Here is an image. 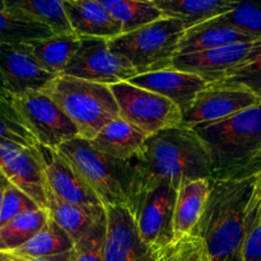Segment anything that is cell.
<instances>
[{"instance_id": "6da1fadb", "label": "cell", "mask_w": 261, "mask_h": 261, "mask_svg": "<svg viewBox=\"0 0 261 261\" xmlns=\"http://www.w3.org/2000/svg\"><path fill=\"white\" fill-rule=\"evenodd\" d=\"M130 163L135 172L134 195L160 185L178 189L185 181L212 178L206 147L193 129L182 126L148 137Z\"/></svg>"}, {"instance_id": "7a4b0ae2", "label": "cell", "mask_w": 261, "mask_h": 261, "mask_svg": "<svg viewBox=\"0 0 261 261\" xmlns=\"http://www.w3.org/2000/svg\"><path fill=\"white\" fill-rule=\"evenodd\" d=\"M254 186V175L212 180L206 206L193 232L204 241L211 261H244Z\"/></svg>"}, {"instance_id": "3957f363", "label": "cell", "mask_w": 261, "mask_h": 261, "mask_svg": "<svg viewBox=\"0 0 261 261\" xmlns=\"http://www.w3.org/2000/svg\"><path fill=\"white\" fill-rule=\"evenodd\" d=\"M191 129L208 150L212 180L234 178L261 154V102L232 116Z\"/></svg>"}, {"instance_id": "277c9868", "label": "cell", "mask_w": 261, "mask_h": 261, "mask_svg": "<svg viewBox=\"0 0 261 261\" xmlns=\"http://www.w3.org/2000/svg\"><path fill=\"white\" fill-rule=\"evenodd\" d=\"M56 150L78 171L105 208L130 209L135 184V172L130 161L98 152L82 138L64 143Z\"/></svg>"}, {"instance_id": "5b68a950", "label": "cell", "mask_w": 261, "mask_h": 261, "mask_svg": "<svg viewBox=\"0 0 261 261\" xmlns=\"http://www.w3.org/2000/svg\"><path fill=\"white\" fill-rule=\"evenodd\" d=\"M41 92L50 97L73 121L79 138L88 142L120 117L116 99L106 84L60 75Z\"/></svg>"}, {"instance_id": "8992f818", "label": "cell", "mask_w": 261, "mask_h": 261, "mask_svg": "<svg viewBox=\"0 0 261 261\" xmlns=\"http://www.w3.org/2000/svg\"><path fill=\"white\" fill-rule=\"evenodd\" d=\"M185 32L186 28L180 20L162 18L109 40V47L112 53L129 61L138 75L153 73L172 68Z\"/></svg>"}, {"instance_id": "52a82bcc", "label": "cell", "mask_w": 261, "mask_h": 261, "mask_svg": "<svg viewBox=\"0 0 261 261\" xmlns=\"http://www.w3.org/2000/svg\"><path fill=\"white\" fill-rule=\"evenodd\" d=\"M120 117L150 137L182 124V111L177 105L154 92L133 86L129 82L110 86Z\"/></svg>"}, {"instance_id": "ba28073f", "label": "cell", "mask_w": 261, "mask_h": 261, "mask_svg": "<svg viewBox=\"0 0 261 261\" xmlns=\"http://www.w3.org/2000/svg\"><path fill=\"white\" fill-rule=\"evenodd\" d=\"M176 198L177 189L160 185L135 194L129 209L142 240L157 252H162L175 240Z\"/></svg>"}, {"instance_id": "9c48e42d", "label": "cell", "mask_w": 261, "mask_h": 261, "mask_svg": "<svg viewBox=\"0 0 261 261\" xmlns=\"http://www.w3.org/2000/svg\"><path fill=\"white\" fill-rule=\"evenodd\" d=\"M12 98L25 126L41 147L58 149L64 143L79 138L73 121L43 92H28Z\"/></svg>"}, {"instance_id": "30bf717a", "label": "cell", "mask_w": 261, "mask_h": 261, "mask_svg": "<svg viewBox=\"0 0 261 261\" xmlns=\"http://www.w3.org/2000/svg\"><path fill=\"white\" fill-rule=\"evenodd\" d=\"M63 75L114 86L129 82L138 73L129 61L110 50L109 40L83 37L81 47L69 61Z\"/></svg>"}, {"instance_id": "8fae6325", "label": "cell", "mask_w": 261, "mask_h": 261, "mask_svg": "<svg viewBox=\"0 0 261 261\" xmlns=\"http://www.w3.org/2000/svg\"><path fill=\"white\" fill-rule=\"evenodd\" d=\"M260 97L237 83L228 81L209 83L188 110L182 112L181 126L191 129L198 125L213 122L256 106Z\"/></svg>"}, {"instance_id": "7c38bea8", "label": "cell", "mask_w": 261, "mask_h": 261, "mask_svg": "<svg viewBox=\"0 0 261 261\" xmlns=\"http://www.w3.org/2000/svg\"><path fill=\"white\" fill-rule=\"evenodd\" d=\"M0 173L10 185L15 186L41 209L47 212L48 184L40 145H0Z\"/></svg>"}, {"instance_id": "4fadbf2b", "label": "cell", "mask_w": 261, "mask_h": 261, "mask_svg": "<svg viewBox=\"0 0 261 261\" xmlns=\"http://www.w3.org/2000/svg\"><path fill=\"white\" fill-rule=\"evenodd\" d=\"M55 78L41 66L28 45H0V87L12 96L42 91Z\"/></svg>"}, {"instance_id": "5bb4252c", "label": "cell", "mask_w": 261, "mask_h": 261, "mask_svg": "<svg viewBox=\"0 0 261 261\" xmlns=\"http://www.w3.org/2000/svg\"><path fill=\"white\" fill-rule=\"evenodd\" d=\"M103 261H162L161 252L145 245L127 208H106Z\"/></svg>"}, {"instance_id": "9a60e30c", "label": "cell", "mask_w": 261, "mask_h": 261, "mask_svg": "<svg viewBox=\"0 0 261 261\" xmlns=\"http://www.w3.org/2000/svg\"><path fill=\"white\" fill-rule=\"evenodd\" d=\"M41 150L45 160L48 190L61 200L88 211L106 209L78 171L58 150L43 147Z\"/></svg>"}, {"instance_id": "2e32d148", "label": "cell", "mask_w": 261, "mask_h": 261, "mask_svg": "<svg viewBox=\"0 0 261 261\" xmlns=\"http://www.w3.org/2000/svg\"><path fill=\"white\" fill-rule=\"evenodd\" d=\"M256 41L186 55H177L173 60L172 68L194 74L208 83L224 81L229 71L250 58Z\"/></svg>"}, {"instance_id": "e0dca14e", "label": "cell", "mask_w": 261, "mask_h": 261, "mask_svg": "<svg viewBox=\"0 0 261 261\" xmlns=\"http://www.w3.org/2000/svg\"><path fill=\"white\" fill-rule=\"evenodd\" d=\"M129 83L166 97L177 105L182 112L191 106L196 96L209 84L194 74L175 68L139 74L130 79Z\"/></svg>"}, {"instance_id": "ac0fdd59", "label": "cell", "mask_w": 261, "mask_h": 261, "mask_svg": "<svg viewBox=\"0 0 261 261\" xmlns=\"http://www.w3.org/2000/svg\"><path fill=\"white\" fill-rule=\"evenodd\" d=\"M66 15L74 35L79 38L112 40L122 35V25L101 0H64Z\"/></svg>"}, {"instance_id": "d6986e66", "label": "cell", "mask_w": 261, "mask_h": 261, "mask_svg": "<svg viewBox=\"0 0 261 261\" xmlns=\"http://www.w3.org/2000/svg\"><path fill=\"white\" fill-rule=\"evenodd\" d=\"M256 40L259 38L251 37L242 31L223 23L219 18H216L190 30H186L178 45L177 55H186L199 51L240 45V43H249Z\"/></svg>"}, {"instance_id": "ffe728a7", "label": "cell", "mask_w": 261, "mask_h": 261, "mask_svg": "<svg viewBox=\"0 0 261 261\" xmlns=\"http://www.w3.org/2000/svg\"><path fill=\"white\" fill-rule=\"evenodd\" d=\"M212 178L185 181L177 189L175 217H173V234L175 240L193 234L204 213ZM173 240V241H175Z\"/></svg>"}, {"instance_id": "44dd1931", "label": "cell", "mask_w": 261, "mask_h": 261, "mask_svg": "<svg viewBox=\"0 0 261 261\" xmlns=\"http://www.w3.org/2000/svg\"><path fill=\"white\" fill-rule=\"evenodd\" d=\"M148 135L122 117L114 120L91 140L98 152L122 161H132L144 145Z\"/></svg>"}, {"instance_id": "7402d4cb", "label": "cell", "mask_w": 261, "mask_h": 261, "mask_svg": "<svg viewBox=\"0 0 261 261\" xmlns=\"http://www.w3.org/2000/svg\"><path fill=\"white\" fill-rule=\"evenodd\" d=\"M166 18L180 20L186 30L221 17L236 7L234 0H154Z\"/></svg>"}, {"instance_id": "603a6c76", "label": "cell", "mask_w": 261, "mask_h": 261, "mask_svg": "<svg viewBox=\"0 0 261 261\" xmlns=\"http://www.w3.org/2000/svg\"><path fill=\"white\" fill-rule=\"evenodd\" d=\"M48 217L63 228L74 242H78L91 232L97 222L106 216V209L88 211L61 200L53 191L47 193Z\"/></svg>"}, {"instance_id": "cb8c5ba5", "label": "cell", "mask_w": 261, "mask_h": 261, "mask_svg": "<svg viewBox=\"0 0 261 261\" xmlns=\"http://www.w3.org/2000/svg\"><path fill=\"white\" fill-rule=\"evenodd\" d=\"M31 53L46 71L55 76L63 75L69 61L81 47V38L75 35L51 36L45 40L28 43Z\"/></svg>"}, {"instance_id": "d4e9b609", "label": "cell", "mask_w": 261, "mask_h": 261, "mask_svg": "<svg viewBox=\"0 0 261 261\" xmlns=\"http://www.w3.org/2000/svg\"><path fill=\"white\" fill-rule=\"evenodd\" d=\"M51 36L50 28L17 9L7 5L0 12V45H28Z\"/></svg>"}, {"instance_id": "484cf974", "label": "cell", "mask_w": 261, "mask_h": 261, "mask_svg": "<svg viewBox=\"0 0 261 261\" xmlns=\"http://www.w3.org/2000/svg\"><path fill=\"white\" fill-rule=\"evenodd\" d=\"M74 247V240L48 217V221L35 237L22 247L8 254L22 259H40L73 251Z\"/></svg>"}, {"instance_id": "4316f807", "label": "cell", "mask_w": 261, "mask_h": 261, "mask_svg": "<svg viewBox=\"0 0 261 261\" xmlns=\"http://www.w3.org/2000/svg\"><path fill=\"white\" fill-rule=\"evenodd\" d=\"M7 5L42 23L54 35H74L64 0H7Z\"/></svg>"}, {"instance_id": "83f0119b", "label": "cell", "mask_w": 261, "mask_h": 261, "mask_svg": "<svg viewBox=\"0 0 261 261\" xmlns=\"http://www.w3.org/2000/svg\"><path fill=\"white\" fill-rule=\"evenodd\" d=\"M107 10L121 23L122 33H129L166 18L154 0H101Z\"/></svg>"}, {"instance_id": "f1b7e54d", "label": "cell", "mask_w": 261, "mask_h": 261, "mask_svg": "<svg viewBox=\"0 0 261 261\" xmlns=\"http://www.w3.org/2000/svg\"><path fill=\"white\" fill-rule=\"evenodd\" d=\"M48 221V213L43 209L25 212L0 227V252H13L27 244L42 229Z\"/></svg>"}, {"instance_id": "f546056e", "label": "cell", "mask_w": 261, "mask_h": 261, "mask_svg": "<svg viewBox=\"0 0 261 261\" xmlns=\"http://www.w3.org/2000/svg\"><path fill=\"white\" fill-rule=\"evenodd\" d=\"M3 144H17L22 147L38 145L15 109L12 94L0 87V145Z\"/></svg>"}, {"instance_id": "4dcf8cb0", "label": "cell", "mask_w": 261, "mask_h": 261, "mask_svg": "<svg viewBox=\"0 0 261 261\" xmlns=\"http://www.w3.org/2000/svg\"><path fill=\"white\" fill-rule=\"evenodd\" d=\"M218 18L251 37L261 38V2H237L231 12Z\"/></svg>"}, {"instance_id": "1f68e13d", "label": "cell", "mask_w": 261, "mask_h": 261, "mask_svg": "<svg viewBox=\"0 0 261 261\" xmlns=\"http://www.w3.org/2000/svg\"><path fill=\"white\" fill-rule=\"evenodd\" d=\"M224 81L244 86L261 98V38L256 41L250 58L229 71Z\"/></svg>"}, {"instance_id": "d6a6232c", "label": "cell", "mask_w": 261, "mask_h": 261, "mask_svg": "<svg viewBox=\"0 0 261 261\" xmlns=\"http://www.w3.org/2000/svg\"><path fill=\"white\" fill-rule=\"evenodd\" d=\"M162 261H211L205 244L195 234L175 240L161 252Z\"/></svg>"}, {"instance_id": "836d02e7", "label": "cell", "mask_w": 261, "mask_h": 261, "mask_svg": "<svg viewBox=\"0 0 261 261\" xmlns=\"http://www.w3.org/2000/svg\"><path fill=\"white\" fill-rule=\"evenodd\" d=\"M107 216L99 219L96 226L81 241L75 242L74 261H103L105 240H106Z\"/></svg>"}, {"instance_id": "e575fe53", "label": "cell", "mask_w": 261, "mask_h": 261, "mask_svg": "<svg viewBox=\"0 0 261 261\" xmlns=\"http://www.w3.org/2000/svg\"><path fill=\"white\" fill-rule=\"evenodd\" d=\"M38 209L41 208L30 196L18 190L15 186L8 184L7 189H5L4 200H3L2 213H0V227L7 224L8 222L12 221L19 214L25 213V212L38 211Z\"/></svg>"}, {"instance_id": "d590c367", "label": "cell", "mask_w": 261, "mask_h": 261, "mask_svg": "<svg viewBox=\"0 0 261 261\" xmlns=\"http://www.w3.org/2000/svg\"><path fill=\"white\" fill-rule=\"evenodd\" d=\"M251 175L255 176L254 193H252L251 204H250V221H251L252 231L255 227L261 226V162L247 171L242 177Z\"/></svg>"}, {"instance_id": "8d00e7d4", "label": "cell", "mask_w": 261, "mask_h": 261, "mask_svg": "<svg viewBox=\"0 0 261 261\" xmlns=\"http://www.w3.org/2000/svg\"><path fill=\"white\" fill-rule=\"evenodd\" d=\"M244 261H261V226L250 232L244 249Z\"/></svg>"}, {"instance_id": "74e56055", "label": "cell", "mask_w": 261, "mask_h": 261, "mask_svg": "<svg viewBox=\"0 0 261 261\" xmlns=\"http://www.w3.org/2000/svg\"><path fill=\"white\" fill-rule=\"evenodd\" d=\"M7 254V252H5ZM9 255V257L12 261H74V250L73 251L65 252V254L55 255V256H47V257H40V259H22V257L13 256V255Z\"/></svg>"}, {"instance_id": "f35d334b", "label": "cell", "mask_w": 261, "mask_h": 261, "mask_svg": "<svg viewBox=\"0 0 261 261\" xmlns=\"http://www.w3.org/2000/svg\"><path fill=\"white\" fill-rule=\"evenodd\" d=\"M8 181L4 176L0 173V213H2V206H3V200H4V194H5V189L8 186Z\"/></svg>"}, {"instance_id": "ab89813d", "label": "cell", "mask_w": 261, "mask_h": 261, "mask_svg": "<svg viewBox=\"0 0 261 261\" xmlns=\"http://www.w3.org/2000/svg\"><path fill=\"white\" fill-rule=\"evenodd\" d=\"M261 162V154H259V155H257V157L256 158H255V160L254 161H252V162L251 163H250V165L249 166H247V167L246 168H245V170L244 171H242V172L241 173H240V175L239 176H237V177H234V178H240V177H242V176H244L245 175V173H246L247 172V171H249V170H251V168L252 167H254V166L255 165H257V163H260Z\"/></svg>"}, {"instance_id": "60d3db41", "label": "cell", "mask_w": 261, "mask_h": 261, "mask_svg": "<svg viewBox=\"0 0 261 261\" xmlns=\"http://www.w3.org/2000/svg\"><path fill=\"white\" fill-rule=\"evenodd\" d=\"M0 261H12L9 257V255L5 254V252H0Z\"/></svg>"}, {"instance_id": "b9f144b4", "label": "cell", "mask_w": 261, "mask_h": 261, "mask_svg": "<svg viewBox=\"0 0 261 261\" xmlns=\"http://www.w3.org/2000/svg\"><path fill=\"white\" fill-rule=\"evenodd\" d=\"M7 9V0H0V12Z\"/></svg>"}]
</instances>
